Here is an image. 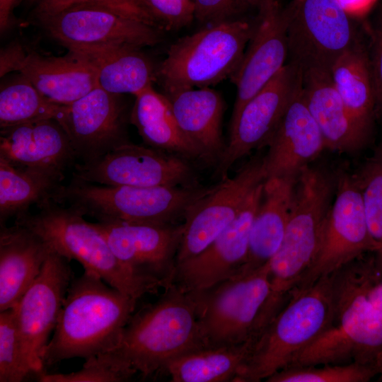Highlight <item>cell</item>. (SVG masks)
I'll list each match as a JSON object with an SVG mask.
<instances>
[{"label": "cell", "mask_w": 382, "mask_h": 382, "mask_svg": "<svg viewBox=\"0 0 382 382\" xmlns=\"http://www.w3.org/2000/svg\"><path fill=\"white\" fill-rule=\"evenodd\" d=\"M367 254L332 273V323L286 368L355 362L380 371L382 311L373 305L369 294L382 279V267L375 253Z\"/></svg>", "instance_id": "6da1fadb"}, {"label": "cell", "mask_w": 382, "mask_h": 382, "mask_svg": "<svg viewBox=\"0 0 382 382\" xmlns=\"http://www.w3.org/2000/svg\"><path fill=\"white\" fill-rule=\"evenodd\" d=\"M201 347L194 297L173 283L156 301L132 314L115 349L99 356L145 378L162 374L171 360Z\"/></svg>", "instance_id": "7a4b0ae2"}, {"label": "cell", "mask_w": 382, "mask_h": 382, "mask_svg": "<svg viewBox=\"0 0 382 382\" xmlns=\"http://www.w3.org/2000/svg\"><path fill=\"white\" fill-rule=\"evenodd\" d=\"M137 301L84 271L69 287L52 337L42 355L44 368L115 349Z\"/></svg>", "instance_id": "3957f363"}, {"label": "cell", "mask_w": 382, "mask_h": 382, "mask_svg": "<svg viewBox=\"0 0 382 382\" xmlns=\"http://www.w3.org/2000/svg\"><path fill=\"white\" fill-rule=\"evenodd\" d=\"M37 207V212L17 216L14 224L33 231L54 252L69 261H78L84 271L137 301L163 289L158 282L138 274L120 262L96 223L87 221L77 210L52 199Z\"/></svg>", "instance_id": "277c9868"}, {"label": "cell", "mask_w": 382, "mask_h": 382, "mask_svg": "<svg viewBox=\"0 0 382 382\" xmlns=\"http://www.w3.org/2000/svg\"><path fill=\"white\" fill-rule=\"evenodd\" d=\"M337 173L309 165L300 173L282 243L267 262L271 285L268 310L275 317L311 264L332 203Z\"/></svg>", "instance_id": "5b68a950"}, {"label": "cell", "mask_w": 382, "mask_h": 382, "mask_svg": "<svg viewBox=\"0 0 382 382\" xmlns=\"http://www.w3.org/2000/svg\"><path fill=\"white\" fill-rule=\"evenodd\" d=\"M334 318L332 274L291 297L256 339L235 382L266 380L286 368L292 359L332 325Z\"/></svg>", "instance_id": "8992f818"}, {"label": "cell", "mask_w": 382, "mask_h": 382, "mask_svg": "<svg viewBox=\"0 0 382 382\" xmlns=\"http://www.w3.org/2000/svg\"><path fill=\"white\" fill-rule=\"evenodd\" d=\"M210 187L103 185L72 180L51 199L98 221L175 224Z\"/></svg>", "instance_id": "52a82bcc"}, {"label": "cell", "mask_w": 382, "mask_h": 382, "mask_svg": "<svg viewBox=\"0 0 382 382\" xmlns=\"http://www.w3.org/2000/svg\"><path fill=\"white\" fill-rule=\"evenodd\" d=\"M254 28L255 21L228 19L179 39L156 69L165 94L230 79L241 64Z\"/></svg>", "instance_id": "ba28073f"}, {"label": "cell", "mask_w": 382, "mask_h": 382, "mask_svg": "<svg viewBox=\"0 0 382 382\" xmlns=\"http://www.w3.org/2000/svg\"><path fill=\"white\" fill-rule=\"evenodd\" d=\"M190 293L196 303L204 347L236 345L257 339L270 323L271 285L267 263Z\"/></svg>", "instance_id": "9c48e42d"}, {"label": "cell", "mask_w": 382, "mask_h": 382, "mask_svg": "<svg viewBox=\"0 0 382 382\" xmlns=\"http://www.w3.org/2000/svg\"><path fill=\"white\" fill-rule=\"evenodd\" d=\"M336 173L335 197L317 251L291 292L304 289L355 259L378 250L369 231L361 192L354 174L344 170Z\"/></svg>", "instance_id": "30bf717a"}, {"label": "cell", "mask_w": 382, "mask_h": 382, "mask_svg": "<svg viewBox=\"0 0 382 382\" xmlns=\"http://www.w3.org/2000/svg\"><path fill=\"white\" fill-rule=\"evenodd\" d=\"M288 58L305 73L330 72L360 37L337 0H293L288 6Z\"/></svg>", "instance_id": "8fae6325"}, {"label": "cell", "mask_w": 382, "mask_h": 382, "mask_svg": "<svg viewBox=\"0 0 382 382\" xmlns=\"http://www.w3.org/2000/svg\"><path fill=\"white\" fill-rule=\"evenodd\" d=\"M267 179L264 156L256 154L232 177L221 178L187 212L177 264L205 250L238 216L253 190Z\"/></svg>", "instance_id": "7c38bea8"}, {"label": "cell", "mask_w": 382, "mask_h": 382, "mask_svg": "<svg viewBox=\"0 0 382 382\" xmlns=\"http://www.w3.org/2000/svg\"><path fill=\"white\" fill-rule=\"evenodd\" d=\"M69 51L81 52L130 45L141 48L162 40V30L91 4L70 6L51 16L36 18Z\"/></svg>", "instance_id": "4fadbf2b"}, {"label": "cell", "mask_w": 382, "mask_h": 382, "mask_svg": "<svg viewBox=\"0 0 382 382\" xmlns=\"http://www.w3.org/2000/svg\"><path fill=\"white\" fill-rule=\"evenodd\" d=\"M190 164L170 152L127 142L74 166L72 180L103 185L194 186Z\"/></svg>", "instance_id": "5bb4252c"}, {"label": "cell", "mask_w": 382, "mask_h": 382, "mask_svg": "<svg viewBox=\"0 0 382 382\" xmlns=\"http://www.w3.org/2000/svg\"><path fill=\"white\" fill-rule=\"evenodd\" d=\"M302 83L301 69L289 62L231 117L229 139L216 175L227 176L237 161L267 145Z\"/></svg>", "instance_id": "9a60e30c"}, {"label": "cell", "mask_w": 382, "mask_h": 382, "mask_svg": "<svg viewBox=\"0 0 382 382\" xmlns=\"http://www.w3.org/2000/svg\"><path fill=\"white\" fill-rule=\"evenodd\" d=\"M69 262L51 250L40 274L13 308L24 352L37 377L45 373L42 355L73 280Z\"/></svg>", "instance_id": "2e32d148"}, {"label": "cell", "mask_w": 382, "mask_h": 382, "mask_svg": "<svg viewBox=\"0 0 382 382\" xmlns=\"http://www.w3.org/2000/svg\"><path fill=\"white\" fill-rule=\"evenodd\" d=\"M118 260L134 272L173 284L183 224L124 221L96 223Z\"/></svg>", "instance_id": "e0dca14e"}, {"label": "cell", "mask_w": 382, "mask_h": 382, "mask_svg": "<svg viewBox=\"0 0 382 382\" xmlns=\"http://www.w3.org/2000/svg\"><path fill=\"white\" fill-rule=\"evenodd\" d=\"M264 183L253 190L236 219L205 250L176 265L174 284L195 293L241 272L247 260L251 227Z\"/></svg>", "instance_id": "ac0fdd59"}, {"label": "cell", "mask_w": 382, "mask_h": 382, "mask_svg": "<svg viewBox=\"0 0 382 382\" xmlns=\"http://www.w3.org/2000/svg\"><path fill=\"white\" fill-rule=\"evenodd\" d=\"M18 72L50 100L69 105L98 86L96 73L81 54L69 51L63 57L46 56L18 43L2 49L0 75Z\"/></svg>", "instance_id": "d6986e66"}, {"label": "cell", "mask_w": 382, "mask_h": 382, "mask_svg": "<svg viewBox=\"0 0 382 382\" xmlns=\"http://www.w3.org/2000/svg\"><path fill=\"white\" fill-rule=\"evenodd\" d=\"M122 96L97 86L66 105L59 125L69 138L78 163L95 160L129 142L125 131L126 105Z\"/></svg>", "instance_id": "ffe728a7"}, {"label": "cell", "mask_w": 382, "mask_h": 382, "mask_svg": "<svg viewBox=\"0 0 382 382\" xmlns=\"http://www.w3.org/2000/svg\"><path fill=\"white\" fill-rule=\"evenodd\" d=\"M258 6L253 33L240 66L230 78L237 89L231 117L282 69L288 58L287 6L282 8L277 0H266Z\"/></svg>", "instance_id": "44dd1931"}, {"label": "cell", "mask_w": 382, "mask_h": 382, "mask_svg": "<svg viewBox=\"0 0 382 382\" xmlns=\"http://www.w3.org/2000/svg\"><path fill=\"white\" fill-rule=\"evenodd\" d=\"M267 146L268 151L264 156L267 178L298 177L326 149L320 130L307 107L302 86Z\"/></svg>", "instance_id": "7402d4cb"}, {"label": "cell", "mask_w": 382, "mask_h": 382, "mask_svg": "<svg viewBox=\"0 0 382 382\" xmlns=\"http://www.w3.org/2000/svg\"><path fill=\"white\" fill-rule=\"evenodd\" d=\"M302 90L326 149L353 154L370 143L372 138L362 129L346 108L334 86L330 72L309 71L303 73Z\"/></svg>", "instance_id": "603a6c76"}, {"label": "cell", "mask_w": 382, "mask_h": 382, "mask_svg": "<svg viewBox=\"0 0 382 382\" xmlns=\"http://www.w3.org/2000/svg\"><path fill=\"white\" fill-rule=\"evenodd\" d=\"M0 157L16 165L64 170L77 163L68 135L52 119L1 128Z\"/></svg>", "instance_id": "cb8c5ba5"}, {"label": "cell", "mask_w": 382, "mask_h": 382, "mask_svg": "<svg viewBox=\"0 0 382 382\" xmlns=\"http://www.w3.org/2000/svg\"><path fill=\"white\" fill-rule=\"evenodd\" d=\"M51 251L25 227L14 224L0 230V311L13 308L40 274Z\"/></svg>", "instance_id": "d4e9b609"}, {"label": "cell", "mask_w": 382, "mask_h": 382, "mask_svg": "<svg viewBox=\"0 0 382 382\" xmlns=\"http://www.w3.org/2000/svg\"><path fill=\"white\" fill-rule=\"evenodd\" d=\"M298 177H271L265 181L251 227L247 260L241 271L265 265L278 250L290 216Z\"/></svg>", "instance_id": "484cf974"}, {"label": "cell", "mask_w": 382, "mask_h": 382, "mask_svg": "<svg viewBox=\"0 0 382 382\" xmlns=\"http://www.w3.org/2000/svg\"><path fill=\"white\" fill-rule=\"evenodd\" d=\"M166 96L179 127L199 149L204 159L219 161L226 146L221 133L224 103L221 95L206 87Z\"/></svg>", "instance_id": "4316f807"}, {"label": "cell", "mask_w": 382, "mask_h": 382, "mask_svg": "<svg viewBox=\"0 0 382 382\" xmlns=\"http://www.w3.org/2000/svg\"><path fill=\"white\" fill-rule=\"evenodd\" d=\"M134 97L129 120L145 144L185 157L204 159L199 149L179 127L165 94L157 92L152 85Z\"/></svg>", "instance_id": "83f0119b"}, {"label": "cell", "mask_w": 382, "mask_h": 382, "mask_svg": "<svg viewBox=\"0 0 382 382\" xmlns=\"http://www.w3.org/2000/svg\"><path fill=\"white\" fill-rule=\"evenodd\" d=\"M334 86L352 117L371 138L376 120L375 93L369 50L361 39L333 64Z\"/></svg>", "instance_id": "f1b7e54d"}, {"label": "cell", "mask_w": 382, "mask_h": 382, "mask_svg": "<svg viewBox=\"0 0 382 382\" xmlns=\"http://www.w3.org/2000/svg\"><path fill=\"white\" fill-rule=\"evenodd\" d=\"M64 170L13 164L0 157V226L51 199L62 185Z\"/></svg>", "instance_id": "f546056e"}, {"label": "cell", "mask_w": 382, "mask_h": 382, "mask_svg": "<svg viewBox=\"0 0 382 382\" xmlns=\"http://www.w3.org/2000/svg\"><path fill=\"white\" fill-rule=\"evenodd\" d=\"M75 52L89 62L98 86L110 93L136 96L156 79V69L139 47L122 45Z\"/></svg>", "instance_id": "4dcf8cb0"}, {"label": "cell", "mask_w": 382, "mask_h": 382, "mask_svg": "<svg viewBox=\"0 0 382 382\" xmlns=\"http://www.w3.org/2000/svg\"><path fill=\"white\" fill-rule=\"evenodd\" d=\"M255 340L191 350L171 360L162 374L168 376L173 382H235Z\"/></svg>", "instance_id": "1f68e13d"}, {"label": "cell", "mask_w": 382, "mask_h": 382, "mask_svg": "<svg viewBox=\"0 0 382 382\" xmlns=\"http://www.w3.org/2000/svg\"><path fill=\"white\" fill-rule=\"evenodd\" d=\"M66 105L54 103L42 95L22 76L1 86L0 91V127L42 120L59 123Z\"/></svg>", "instance_id": "d6a6232c"}, {"label": "cell", "mask_w": 382, "mask_h": 382, "mask_svg": "<svg viewBox=\"0 0 382 382\" xmlns=\"http://www.w3.org/2000/svg\"><path fill=\"white\" fill-rule=\"evenodd\" d=\"M359 187L369 233L378 245L382 267V141L354 174Z\"/></svg>", "instance_id": "836d02e7"}, {"label": "cell", "mask_w": 382, "mask_h": 382, "mask_svg": "<svg viewBox=\"0 0 382 382\" xmlns=\"http://www.w3.org/2000/svg\"><path fill=\"white\" fill-rule=\"evenodd\" d=\"M377 368L359 363L287 367L267 382H367L378 375Z\"/></svg>", "instance_id": "e575fe53"}, {"label": "cell", "mask_w": 382, "mask_h": 382, "mask_svg": "<svg viewBox=\"0 0 382 382\" xmlns=\"http://www.w3.org/2000/svg\"><path fill=\"white\" fill-rule=\"evenodd\" d=\"M32 374L13 308L0 311V382H21Z\"/></svg>", "instance_id": "d590c367"}, {"label": "cell", "mask_w": 382, "mask_h": 382, "mask_svg": "<svg viewBox=\"0 0 382 382\" xmlns=\"http://www.w3.org/2000/svg\"><path fill=\"white\" fill-rule=\"evenodd\" d=\"M81 369L69 374L43 373L37 377L41 382H122L135 374L108 364L100 356L85 359Z\"/></svg>", "instance_id": "8d00e7d4"}, {"label": "cell", "mask_w": 382, "mask_h": 382, "mask_svg": "<svg viewBox=\"0 0 382 382\" xmlns=\"http://www.w3.org/2000/svg\"><path fill=\"white\" fill-rule=\"evenodd\" d=\"M163 29H178L195 18L193 0H142Z\"/></svg>", "instance_id": "74e56055"}, {"label": "cell", "mask_w": 382, "mask_h": 382, "mask_svg": "<svg viewBox=\"0 0 382 382\" xmlns=\"http://www.w3.org/2000/svg\"><path fill=\"white\" fill-rule=\"evenodd\" d=\"M369 54L375 93L376 117L382 125V12L371 30Z\"/></svg>", "instance_id": "f35d334b"}, {"label": "cell", "mask_w": 382, "mask_h": 382, "mask_svg": "<svg viewBox=\"0 0 382 382\" xmlns=\"http://www.w3.org/2000/svg\"><path fill=\"white\" fill-rule=\"evenodd\" d=\"M195 18L203 23L212 24L228 20L237 0H193Z\"/></svg>", "instance_id": "ab89813d"}, {"label": "cell", "mask_w": 382, "mask_h": 382, "mask_svg": "<svg viewBox=\"0 0 382 382\" xmlns=\"http://www.w3.org/2000/svg\"><path fill=\"white\" fill-rule=\"evenodd\" d=\"M337 1L349 16H363L371 10L377 0Z\"/></svg>", "instance_id": "60d3db41"}, {"label": "cell", "mask_w": 382, "mask_h": 382, "mask_svg": "<svg viewBox=\"0 0 382 382\" xmlns=\"http://www.w3.org/2000/svg\"><path fill=\"white\" fill-rule=\"evenodd\" d=\"M17 0H0V29L4 32L11 24L13 8Z\"/></svg>", "instance_id": "b9f144b4"}, {"label": "cell", "mask_w": 382, "mask_h": 382, "mask_svg": "<svg viewBox=\"0 0 382 382\" xmlns=\"http://www.w3.org/2000/svg\"><path fill=\"white\" fill-rule=\"evenodd\" d=\"M369 299L376 308L382 311V279L371 289Z\"/></svg>", "instance_id": "7bdbcfd3"}, {"label": "cell", "mask_w": 382, "mask_h": 382, "mask_svg": "<svg viewBox=\"0 0 382 382\" xmlns=\"http://www.w3.org/2000/svg\"><path fill=\"white\" fill-rule=\"evenodd\" d=\"M251 3L256 4L257 6L260 5L263 1L266 0H249Z\"/></svg>", "instance_id": "ee69618b"}, {"label": "cell", "mask_w": 382, "mask_h": 382, "mask_svg": "<svg viewBox=\"0 0 382 382\" xmlns=\"http://www.w3.org/2000/svg\"><path fill=\"white\" fill-rule=\"evenodd\" d=\"M378 375H379L378 381H382V363H381V369H380V371H379Z\"/></svg>", "instance_id": "f6af8a7d"}]
</instances>
